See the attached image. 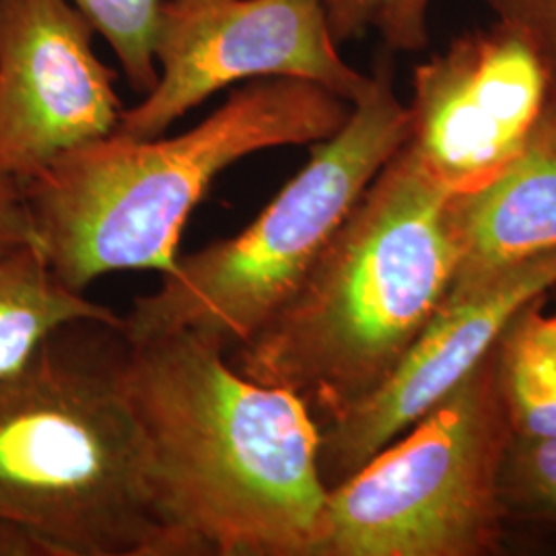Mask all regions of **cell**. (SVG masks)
<instances>
[{"label": "cell", "mask_w": 556, "mask_h": 556, "mask_svg": "<svg viewBox=\"0 0 556 556\" xmlns=\"http://www.w3.org/2000/svg\"><path fill=\"white\" fill-rule=\"evenodd\" d=\"M551 100V75L532 43L495 21L415 68L406 144L447 192L468 194L528 149Z\"/></svg>", "instance_id": "cell-8"}, {"label": "cell", "mask_w": 556, "mask_h": 556, "mask_svg": "<svg viewBox=\"0 0 556 556\" xmlns=\"http://www.w3.org/2000/svg\"><path fill=\"white\" fill-rule=\"evenodd\" d=\"M450 219L459 245L456 282L493 275L556 250V124L536 137L501 176L452 197Z\"/></svg>", "instance_id": "cell-11"}, {"label": "cell", "mask_w": 556, "mask_h": 556, "mask_svg": "<svg viewBox=\"0 0 556 556\" xmlns=\"http://www.w3.org/2000/svg\"><path fill=\"white\" fill-rule=\"evenodd\" d=\"M119 338L112 374L172 556H312L328 486L307 404L239 376L197 332Z\"/></svg>", "instance_id": "cell-1"}, {"label": "cell", "mask_w": 556, "mask_h": 556, "mask_svg": "<svg viewBox=\"0 0 556 556\" xmlns=\"http://www.w3.org/2000/svg\"><path fill=\"white\" fill-rule=\"evenodd\" d=\"M110 41L132 91L151 93L160 80L153 27L160 0H71Z\"/></svg>", "instance_id": "cell-15"}, {"label": "cell", "mask_w": 556, "mask_h": 556, "mask_svg": "<svg viewBox=\"0 0 556 556\" xmlns=\"http://www.w3.org/2000/svg\"><path fill=\"white\" fill-rule=\"evenodd\" d=\"M324 0H160L153 56L160 80L119 116L116 132L153 139L233 83L309 80L351 105L374 77L340 56Z\"/></svg>", "instance_id": "cell-7"}, {"label": "cell", "mask_w": 556, "mask_h": 556, "mask_svg": "<svg viewBox=\"0 0 556 556\" xmlns=\"http://www.w3.org/2000/svg\"><path fill=\"white\" fill-rule=\"evenodd\" d=\"M71 0H0V178H36L62 153L116 132V73Z\"/></svg>", "instance_id": "cell-9"}, {"label": "cell", "mask_w": 556, "mask_h": 556, "mask_svg": "<svg viewBox=\"0 0 556 556\" xmlns=\"http://www.w3.org/2000/svg\"><path fill=\"white\" fill-rule=\"evenodd\" d=\"M417 427L328 491L312 556H459L495 532L503 427L477 369Z\"/></svg>", "instance_id": "cell-6"}, {"label": "cell", "mask_w": 556, "mask_h": 556, "mask_svg": "<svg viewBox=\"0 0 556 556\" xmlns=\"http://www.w3.org/2000/svg\"><path fill=\"white\" fill-rule=\"evenodd\" d=\"M27 243L40 245L20 181L0 178V252Z\"/></svg>", "instance_id": "cell-17"}, {"label": "cell", "mask_w": 556, "mask_h": 556, "mask_svg": "<svg viewBox=\"0 0 556 556\" xmlns=\"http://www.w3.org/2000/svg\"><path fill=\"white\" fill-rule=\"evenodd\" d=\"M351 108L316 83L270 77L248 80L178 137L114 132L75 147L20 184L41 254L79 293L110 273L167 275L184 225L219 174L266 149L332 137Z\"/></svg>", "instance_id": "cell-3"}, {"label": "cell", "mask_w": 556, "mask_h": 556, "mask_svg": "<svg viewBox=\"0 0 556 556\" xmlns=\"http://www.w3.org/2000/svg\"><path fill=\"white\" fill-rule=\"evenodd\" d=\"M73 330L0 378V523L41 555L172 556L112 358L91 361Z\"/></svg>", "instance_id": "cell-4"}, {"label": "cell", "mask_w": 556, "mask_h": 556, "mask_svg": "<svg viewBox=\"0 0 556 556\" xmlns=\"http://www.w3.org/2000/svg\"><path fill=\"white\" fill-rule=\"evenodd\" d=\"M338 43L378 34L390 54L425 52L431 43L433 0H324Z\"/></svg>", "instance_id": "cell-14"}, {"label": "cell", "mask_w": 556, "mask_h": 556, "mask_svg": "<svg viewBox=\"0 0 556 556\" xmlns=\"http://www.w3.org/2000/svg\"><path fill=\"white\" fill-rule=\"evenodd\" d=\"M77 321L119 330L122 316L66 287L40 245L0 252V378L20 371L48 338Z\"/></svg>", "instance_id": "cell-12"}, {"label": "cell", "mask_w": 556, "mask_h": 556, "mask_svg": "<svg viewBox=\"0 0 556 556\" xmlns=\"http://www.w3.org/2000/svg\"><path fill=\"white\" fill-rule=\"evenodd\" d=\"M498 23L511 27L521 38L532 43L544 62L553 100L548 114L556 116V0H482Z\"/></svg>", "instance_id": "cell-16"}, {"label": "cell", "mask_w": 556, "mask_h": 556, "mask_svg": "<svg viewBox=\"0 0 556 556\" xmlns=\"http://www.w3.org/2000/svg\"><path fill=\"white\" fill-rule=\"evenodd\" d=\"M530 468L540 493L556 503V438L536 439Z\"/></svg>", "instance_id": "cell-18"}, {"label": "cell", "mask_w": 556, "mask_h": 556, "mask_svg": "<svg viewBox=\"0 0 556 556\" xmlns=\"http://www.w3.org/2000/svg\"><path fill=\"white\" fill-rule=\"evenodd\" d=\"M346 122L241 233L179 256L161 287L122 316L124 338L190 330L231 351L295 293L369 184L410 137L386 50Z\"/></svg>", "instance_id": "cell-5"}, {"label": "cell", "mask_w": 556, "mask_h": 556, "mask_svg": "<svg viewBox=\"0 0 556 556\" xmlns=\"http://www.w3.org/2000/svg\"><path fill=\"white\" fill-rule=\"evenodd\" d=\"M556 285V250L456 282L392 374L321 429L319 472L334 489L468 378L517 314Z\"/></svg>", "instance_id": "cell-10"}, {"label": "cell", "mask_w": 556, "mask_h": 556, "mask_svg": "<svg viewBox=\"0 0 556 556\" xmlns=\"http://www.w3.org/2000/svg\"><path fill=\"white\" fill-rule=\"evenodd\" d=\"M452 192L404 144L295 293L227 351L239 376L298 394L328 422L369 396L454 285Z\"/></svg>", "instance_id": "cell-2"}, {"label": "cell", "mask_w": 556, "mask_h": 556, "mask_svg": "<svg viewBox=\"0 0 556 556\" xmlns=\"http://www.w3.org/2000/svg\"><path fill=\"white\" fill-rule=\"evenodd\" d=\"M507 388L517 425L530 438H556V316L530 314L517 326Z\"/></svg>", "instance_id": "cell-13"}]
</instances>
